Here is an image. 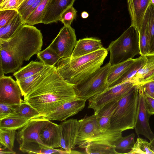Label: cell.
<instances>
[{
    "mask_svg": "<svg viewBox=\"0 0 154 154\" xmlns=\"http://www.w3.org/2000/svg\"><path fill=\"white\" fill-rule=\"evenodd\" d=\"M77 98L74 86L62 79L53 66L35 83L24 100L45 117L63 104Z\"/></svg>",
    "mask_w": 154,
    "mask_h": 154,
    "instance_id": "1",
    "label": "cell"
},
{
    "mask_svg": "<svg viewBox=\"0 0 154 154\" xmlns=\"http://www.w3.org/2000/svg\"><path fill=\"white\" fill-rule=\"evenodd\" d=\"M43 36L40 30L33 26L23 25L9 39L0 40V66L5 74L14 73L41 51Z\"/></svg>",
    "mask_w": 154,
    "mask_h": 154,
    "instance_id": "2",
    "label": "cell"
},
{
    "mask_svg": "<svg viewBox=\"0 0 154 154\" xmlns=\"http://www.w3.org/2000/svg\"><path fill=\"white\" fill-rule=\"evenodd\" d=\"M108 51L103 47L86 55L61 58L55 66L57 73L68 83L73 86L79 84L101 67Z\"/></svg>",
    "mask_w": 154,
    "mask_h": 154,
    "instance_id": "3",
    "label": "cell"
},
{
    "mask_svg": "<svg viewBox=\"0 0 154 154\" xmlns=\"http://www.w3.org/2000/svg\"><path fill=\"white\" fill-rule=\"evenodd\" d=\"M140 85H136L117 101L108 129L123 131L134 128Z\"/></svg>",
    "mask_w": 154,
    "mask_h": 154,
    "instance_id": "4",
    "label": "cell"
},
{
    "mask_svg": "<svg viewBox=\"0 0 154 154\" xmlns=\"http://www.w3.org/2000/svg\"><path fill=\"white\" fill-rule=\"evenodd\" d=\"M107 49L110 52L109 63L111 66L132 59L140 54L138 34L135 27L131 25L111 43Z\"/></svg>",
    "mask_w": 154,
    "mask_h": 154,
    "instance_id": "5",
    "label": "cell"
},
{
    "mask_svg": "<svg viewBox=\"0 0 154 154\" xmlns=\"http://www.w3.org/2000/svg\"><path fill=\"white\" fill-rule=\"evenodd\" d=\"M110 66L108 63L81 83L73 86L78 98L86 101L106 90L108 87L107 78Z\"/></svg>",
    "mask_w": 154,
    "mask_h": 154,
    "instance_id": "6",
    "label": "cell"
},
{
    "mask_svg": "<svg viewBox=\"0 0 154 154\" xmlns=\"http://www.w3.org/2000/svg\"><path fill=\"white\" fill-rule=\"evenodd\" d=\"M135 82L128 81L116 86L108 88L101 93L88 100V108L92 109L96 114L105 105L118 101L127 94L135 85Z\"/></svg>",
    "mask_w": 154,
    "mask_h": 154,
    "instance_id": "7",
    "label": "cell"
},
{
    "mask_svg": "<svg viewBox=\"0 0 154 154\" xmlns=\"http://www.w3.org/2000/svg\"><path fill=\"white\" fill-rule=\"evenodd\" d=\"M77 41L75 30L71 26H64L49 46L61 58L71 57Z\"/></svg>",
    "mask_w": 154,
    "mask_h": 154,
    "instance_id": "8",
    "label": "cell"
},
{
    "mask_svg": "<svg viewBox=\"0 0 154 154\" xmlns=\"http://www.w3.org/2000/svg\"><path fill=\"white\" fill-rule=\"evenodd\" d=\"M150 116L148 111L143 84H140L134 128L138 136L143 135L150 141L154 138V134L151 129L149 122Z\"/></svg>",
    "mask_w": 154,
    "mask_h": 154,
    "instance_id": "9",
    "label": "cell"
},
{
    "mask_svg": "<svg viewBox=\"0 0 154 154\" xmlns=\"http://www.w3.org/2000/svg\"><path fill=\"white\" fill-rule=\"evenodd\" d=\"M59 125L60 132V147L69 154L79 153L72 151L76 145L80 125L79 120L71 119Z\"/></svg>",
    "mask_w": 154,
    "mask_h": 154,
    "instance_id": "10",
    "label": "cell"
},
{
    "mask_svg": "<svg viewBox=\"0 0 154 154\" xmlns=\"http://www.w3.org/2000/svg\"><path fill=\"white\" fill-rule=\"evenodd\" d=\"M50 121L43 116L30 119L25 125L18 130L16 137L17 142L20 144L24 141H36L43 144L40 138V132Z\"/></svg>",
    "mask_w": 154,
    "mask_h": 154,
    "instance_id": "11",
    "label": "cell"
},
{
    "mask_svg": "<svg viewBox=\"0 0 154 154\" xmlns=\"http://www.w3.org/2000/svg\"><path fill=\"white\" fill-rule=\"evenodd\" d=\"M22 96L18 83L11 76L0 78V102L19 104Z\"/></svg>",
    "mask_w": 154,
    "mask_h": 154,
    "instance_id": "12",
    "label": "cell"
},
{
    "mask_svg": "<svg viewBox=\"0 0 154 154\" xmlns=\"http://www.w3.org/2000/svg\"><path fill=\"white\" fill-rule=\"evenodd\" d=\"M86 100L77 98L62 105L59 108L47 115L50 120L62 121L77 114L84 108Z\"/></svg>",
    "mask_w": 154,
    "mask_h": 154,
    "instance_id": "13",
    "label": "cell"
},
{
    "mask_svg": "<svg viewBox=\"0 0 154 154\" xmlns=\"http://www.w3.org/2000/svg\"><path fill=\"white\" fill-rule=\"evenodd\" d=\"M80 125L76 140V145L82 148L88 139L101 132L97 122L96 115L94 114L79 120Z\"/></svg>",
    "mask_w": 154,
    "mask_h": 154,
    "instance_id": "14",
    "label": "cell"
},
{
    "mask_svg": "<svg viewBox=\"0 0 154 154\" xmlns=\"http://www.w3.org/2000/svg\"><path fill=\"white\" fill-rule=\"evenodd\" d=\"M75 0H49L42 23L48 24L60 21L61 14L72 6Z\"/></svg>",
    "mask_w": 154,
    "mask_h": 154,
    "instance_id": "15",
    "label": "cell"
},
{
    "mask_svg": "<svg viewBox=\"0 0 154 154\" xmlns=\"http://www.w3.org/2000/svg\"><path fill=\"white\" fill-rule=\"evenodd\" d=\"M128 7L131 21V25L137 31L143 23L147 10L151 0H127Z\"/></svg>",
    "mask_w": 154,
    "mask_h": 154,
    "instance_id": "16",
    "label": "cell"
},
{
    "mask_svg": "<svg viewBox=\"0 0 154 154\" xmlns=\"http://www.w3.org/2000/svg\"><path fill=\"white\" fill-rule=\"evenodd\" d=\"M42 143L52 148L60 147V132L59 125L49 122L42 129L39 134Z\"/></svg>",
    "mask_w": 154,
    "mask_h": 154,
    "instance_id": "17",
    "label": "cell"
},
{
    "mask_svg": "<svg viewBox=\"0 0 154 154\" xmlns=\"http://www.w3.org/2000/svg\"><path fill=\"white\" fill-rule=\"evenodd\" d=\"M103 48L100 40L87 38L77 41L71 57H76L93 52Z\"/></svg>",
    "mask_w": 154,
    "mask_h": 154,
    "instance_id": "18",
    "label": "cell"
},
{
    "mask_svg": "<svg viewBox=\"0 0 154 154\" xmlns=\"http://www.w3.org/2000/svg\"><path fill=\"white\" fill-rule=\"evenodd\" d=\"M145 56L146 59V63L130 81L137 85L154 80V53H149Z\"/></svg>",
    "mask_w": 154,
    "mask_h": 154,
    "instance_id": "19",
    "label": "cell"
},
{
    "mask_svg": "<svg viewBox=\"0 0 154 154\" xmlns=\"http://www.w3.org/2000/svg\"><path fill=\"white\" fill-rule=\"evenodd\" d=\"M20 150L29 154H69L63 149L49 148L37 141L26 140L20 144Z\"/></svg>",
    "mask_w": 154,
    "mask_h": 154,
    "instance_id": "20",
    "label": "cell"
},
{
    "mask_svg": "<svg viewBox=\"0 0 154 154\" xmlns=\"http://www.w3.org/2000/svg\"><path fill=\"white\" fill-rule=\"evenodd\" d=\"M117 101H113L105 105L95 114L101 132H104L109 129L111 119L116 109Z\"/></svg>",
    "mask_w": 154,
    "mask_h": 154,
    "instance_id": "21",
    "label": "cell"
},
{
    "mask_svg": "<svg viewBox=\"0 0 154 154\" xmlns=\"http://www.w3.org/2000/svg\"><path fill=\"white\" fill-rule=\"evenodd\" d=\"M122 131L108 129L101 132L97 135L88 140L82 148H85L89 142L97 143L114 147L117 140L122 136Z\"/></svg>",
    "mask_w": 154,
    "mask_h": 154,
    "instance_id": "22",
    "label": "cell"
},
{
    "mask_svg": "<svg viewBox=\"0 0 154 154\" xmlns=\"http://www.w3.org/2000/svg\"><path fill=\"white\" fill-rule=\"evenodd\" d=\"M146 59L145 56L141 55L136 58L125 72L117 80L110 85L108 88L111 87L128 81H130L132 78L144 65Z\"/></svg>",
    "mask_w": 154,
    "mask_h": 154,
    "instance_id": "23",
    "label": "cell"
},
{
    "mask_svg": "<svg viewBox=\"0 0 154 154\" xmlns=\"http://www.w3.org/2000/svg\"><path fill=\"white\" fill-rule=\"evenodd\" d=\"M47 66L42 62L31 61L26 66L21 68L14 73L13 75L17 81H20L29 77L42 70Z\"/></svg>",
    "mask_w": 154,
    "mask_h": 154,
    "instance_id": "24",
    "label": "cell"
},
{
    "mask_svg": "<svg viewBox=\"0 0 154 154\" xmlns=\"http://www.w3.org/2000/svg\"><path fill=\"white\" fill-rule=\"evenodd\" d=\"M52 66H46L33 75L20 81H16L21 89L22 96H26L33 89L35 83L45 75Z\"/></svg>",
    "mask_w": 154,
    "mask_h": 154,
    "instance_id": "25",
    "label": "cell"
},
{
    "mask_svg": "<svg viewBox=\"0 0 154 154\" xmlns=\"http://www.w3.org/2000/svg\"><path fill=\"white\" fill-rule=\"evenodd\" d=\"M135 59H130L110 66L107 78V82L108 87L119 79L125 72Z\"/></svg>",
    "mask_w": 154,
    "mask_h": 154,
    "instance_id": "26",
    "label": "cell"
},
{
    "mask_svg": "<svg viewBox=\"0 0 154 154\" xmlns=\"http://www.w3.org/2000/svg\"><path fill=\"white\" fill-rule=\"evenodd\" d=\"M148 16L149 11L147 8L140 28L138 32L140 49V54L141 56H145L149 53L148 49Z\"/></svg>",
    "mask_w": 154,
    "mask_h": 154,
    "instance_id": "27",
    "label": "cell"
},
{
    "mask_svg": "<svg viewBox=\"0 0 154 154\" xmlns=\"http://www.w3.org/2000/svg\"><path fill=\"white\" fill-rule=\"evenodd\" d=\"M24 24L19 13L7 25L0 27V40H6L10 38Z\"/></svg>",
    "mask_w": 154,
    "mask_h": 154,
    "instance_id": "28",
    "label": "cell"
},
{
    "mask_svg": "<svg viewBox=\"0 0 154 154\" xmlns=\"http://www.w3.org/2000/svg\"><path fill=\"white\" fill-rule=\"evenodd\" d=\"M29 120L24 118L10 116L0 120V129L16 130L25 125Z\"/></svg>",
    "mask_w": 154,
    "mask_h": 154,
    "instance_id": "29",
    "label": "cell"
},
{
    "mask_svg": "<svg viewBox=\"0 0 154 154\" xmlns=\"http://www.w3.org/2000/svg\"><path fill=\"white\" fill-rule=\"evenodd\" d=\"M10 116H17L31 119L42 116L38 111L27 102L22 99L16 112Z\"/></svg>",
    "mask_w": 154,
    "mask_h": 154,
    "instance_id": "30",
    "label": "cell"
},
{
    "mask_svg": "<svg viewBox=\"0 0 154 154\" xmlns=\"http://www.w3.org/2000/svg\"><path fill=\"white\" fill-rule=\"evenodd\" d=\"M135 134L132 133L125 137H121L116 142L114 148L117 154H129L134 145Z\"/></svg>",
    "mask_w": 154,
    "mask_h": 154,
    "instance_id": "31",
    "label": "cell"
},
{
    "mask_svg": "<svg viewBox=\"0 0 154 154\" xmlns=\"http://www.w3.org/2000/svg\"><path fill=\"white\" fill-rule=\"evenodd\" d=\"M49 0H42L26 20L25 24L33 26L42 23Z\"/></svg>",
    "mask_w": 154,
    "mask_h": 154,
    "instance_id": "32",
    "label": "cell"
},
{
    "mask_svg": "<svg viewBox=\"0 0 154 154\" xmlns=\"http://www.w3.org/2000/svg\"><path fill=\"white\" fill-rule=\"evenodd\" d=\"M85 148L87 154H117L114 147L99 143H88Z\"/></svg>",
    "mask_w": 154,
    "mask_h": 154,
    "instance_id": "33",
    "label": "cell"
},
{
    "mask_svg": "<svg viewBox=\"0 0 154 154\" xmlns=\"http://www.w3.org/2000/svg\"><path fill=\"white\" fill-rule=\"evenodd\" d=\"M38 57L44 64L48 66H53L61 59L60 57L49 46L37 54Z\"/></svg>",
    "mask_w": 154,
    "mask_h": 154,
    "instance_id": "34",
    "label": "cell"
},
{
    "mask_svg": "<svg viewBox=\"0 0 154 154\" xmlns=\"http://www.w3.org/2000/svg\"><path fill=\"white\" fill-rule=\"evenodd\" d=\"M16 134V130L0 129V145L10 150L13 151Z\"/></svg>",
    "mask_w": 154,
    "mask_h": 154,
    "instance_id": "35",
    "label": "cell"
},
{
    "mask_svg": "<svg viewBox=\"0 0 154 154\" xmlns=\"http://www.w3.org/2000/svg\"><path fill=\"white\" fill-rule=\"evenodd\" d=\"M129 154H154V152L150 148L149 143L144 139L138 137Z\"/></svg>",
    "mask_w": 154,
    "mask_h": 154,
    "instance_id": "36",
    "label": "cell"
},
{
    "mask_svg": "<svg viewBox=\"0 0 154 154\" xmlns=\"http://www.w3.org/2000/svg\"><path fill=\"white\" fill-rule=\"evenodd\" d=\"M77 12L72 5L69 7L60 14L59 21H61L64 26H71L72 22L76 17Z\"/></svg>",
    "mask_w": 154,
    "mask_h": 154,
    "instance_id": "37",
    "label": "cell"
},
{
    "mask_svg": "<svg viewBox=\"0 0 154 154\" xmlns=\"http://www.w3.org/2000/svg\"><path fill=\"white\" fill-rule=\"evenodd\" d=\"M148 9L149 11L148 49L149 53L150 48L154 38V4L151 3Z\"/></svg>",
    "mask_w": 154,
    "mask_h": 154,
    "instance_id": "38",
    "label": "cell"
},
{
    "mask_svg": "<svg viewBox=\"0 0 154 154\" xmlns=\"http://www.w3.org/2000/svg\"><path fill=\"white\" fill-rule=\"evenodd\" d=\"M19 104L0 102V120L15 113Z\"/></svg>",
    "mask_w": 154,
    "mask_h": 154,
    "instance_id": "39",
    "label": "cell"
},
{
    "mask_svg": "<svg viewBox=\"0 0 154 154\" xmlns=\"http://www.w3.org/2000/svg\"><path fill=\"white\" fill-rule=\"evenodd\" d=\"M18 14L15 9L0 10V27L8 24Z\"/></svg>",
    "mask_w": 154,
    "mask_h": 154,
    "instance_id": "40",
    "label": "cell"
},
{
    "mask_svg": "<svg viewBox=\"0 0 154 154\" xmlns=\"http://www.w3.org/2000/svg\"><path fill=\"white\" fill-rule=\"evenodd\" d=\"M19 0H3L0 3V10L15 9L18 7Z\"/></svg>",
    "mask_w": 154,
    "mask_h": 154,
    "instance_id": "41",
    "label": "cell"
},
{
    "mask_svg": "<svg viewBox=\"0 0 154 154\" xmlns=\"http://www.w3.org/2000/svg\"><path fill=\"white\" fill-rule=\"evenodd\" d=\"M42 0H37L32 5L20 14L21 15L24 24L30 15L33 12Z\"/></svg>",
    "mask_w": 154,
    "mask_h": 154,
    "instance_id": "42",
    "label": "cell"
},
{
    "mask_svg": "<svg viewBox=\"0 0 154 154\" xmlns=\"http://www.w3.org/2000/svg\"><path fill=\"white\" fill-rule=\"evenodd\" d=\"M142 84L144 93L154 99V80Z\"/></svg>",
    "mask_w": 154,
    "mask_h": 154,
    "instance_id": "43",
    "label": "cell"
},
{
    "mask_svg": "<svg viewBox=\"0 0 154 154\" xmlns=\"http://www.w3.org/2000/svg\"><path fill=\"white\" fill-rule=\"evenodd\" d=\"M144 96L148 113L150 115L154 114V99L145 93Z\"/></svg>",
    "mask_w": 154,
    "mask_h": 154,
    "instance_id": "44",
    "label": "cell"
},
{
    "mask_svg": "<svg viewBox=\"0 0 154 154\" xmlns=\"http://www.w3.org/2000/svg\"><path fill=\"white\" fill-rule=\"evenodd\" d=\"M37 0H25L17 8L19 14L23 12L32 5Z\"/></svg>",
    "mask_w": 154,
    "mask_h": 154,
    "instance_id": "45",
    "label": "cell"
},
{
    "mask_svg": "<svg viewBox=\"0 0 154 154\" xmlns=\"http://www.w3.org/2000/svg\"><path fill=\"white\" fill-rule=\"evenodd\" d=\"M6 148H7L6 147H5L4 146V147H2L0 146V154H14L16 153V152L13 150L11 151V150H10L8 149V150H5V149H6Z\"/></svg>",
    "mask_w": 154,
    "mask_h": 154,
    "instance_id": "46",
    "label": "cell"
},
{
    "mask_svg": "<svg viewBox=\"0 0 154 154\" xmlns=\"http://www.w3.org/2000/svg\"><path fill=\"white\" fill-rule=\"evenodd\" d=\"M149 53H154V38L151 45Z\"/></svg>",
    "mask_w": 154,
    "mask_h": 154,
    "instance_id": "47",
    "label": "cell"
},
{
    "mask_svg": "<svg viewBox=\"0 0 154 154\" xmlns=\"http://www.w3.org/2000/svg\"><path fill=\"white\" fill-rule=\"evenodd\" d=\"M81 16L82 18L85 19L88 17L89 14L86 11H84L82 13Z\"/></svg>",
    "mask_w": 154,
    "mask_h": 154,
    "instance_id": "48",
    "label": "cell"
},
{
    "mask_svg": "<svg viewBox=\"0 0 154 154\" xmlns=\"http://www.w3.org/2000/svg\"><path fill=\"white\" fill-rule=\"evenodd\" d=\"M149 143L150 148L154 152V138Z\"/></svg>",
    "mask_w": 154,
    "mask_h": 154,
    "instance_id": "49",
    "label": "cell"
},
{
    "mask_svg": "<svg viewBox=\"0 0 154 154\" xmlns=\"http://www.w3.org/2000/svg\"><path fill=\"white\" fill-rule=\"evenodd\" d=\"M25 0H20L19 2V5H20Z\"/></svg>",
    "mask_w": 154,
    "mask_h": 154,
    "instance_id": "50",
    "label": "cell"
},
{
    "mask_svg": "<svg viewBox=\"0 0 154 154\" xmlns=\"http://www.w3.org/2000/svg\"><path fill=\"white\" fill-rule=\"evenodd\" d=\"M151 3L154 4V0H151Z\"/></svg>",
    "mask_w": 154,
    "mask_h": 154,
    "instance_id": "51",
    "label": "cell"
},
{
    "mask_svg": "<svg viewBox=\"0 0 154 154\" xmlns=\"http://www.w3.org/2000/svg\"><path fill=\"white\" fill-rule=\"evenodd\" d=\"M3 0H0V3H1L2 2Z\"/></svg>",
    "mask_w": 154,
    "mask_h": 154,
    "instance_id": "52",
    "label": "cell"
}]
</instances>
